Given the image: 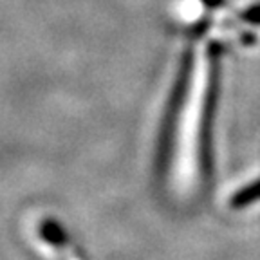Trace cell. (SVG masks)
<instances>
[{
    "mask_svg": "<svg viewBox=\"0 0 260 260\" xmlns=\"http://www.w3.org/2000/svg\"><path fill=\"white\" fill-rule=\"evenodd\" d=\"M211 80V60L208 47L201 42L191 58L186 85L177 109L172 134L168 184L179 197H186L197 186L201 159V130L208 103Z\"/></svg>",
    "mask_w": 260,
    "mask_h": 260,
    "instance_id": "1",
    "label": "cell"
}]
</instances>
